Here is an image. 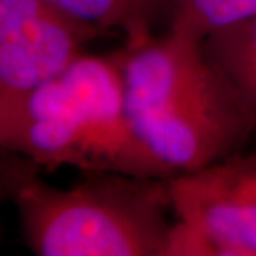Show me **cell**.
Masks as SVG:
<instances>
[{
  "instance_id": "6da1fadb",
  "label": "cell",
  "mask_w": 256,
  "mask_h": 256,
  "mask_svg": "<svg viewBox=\"0 0 256 256\" xmlns=\"http://www.w3.org/2000/svg\"><path fill=\"white\" fill-rule=\"evenodd\" d=\"M112 55L138 140L173 176L234 155L256 130L252 110L193 35L170 28Z\"/></svg>"
},
{
  "instance_id": "7a4b0ae2",
  "label": "cell",
  "mask_w": 256,
  "mask_h": 256,
  "mask_svg": "<svg viewBox=\"0 0 256 256\" xmlns=\"http://www.w3.org/2000/svg\"><path fill=\"white\" fill-rule=\"evenodd\" d=\"M28 158L4 152L2 193L40 256H172L170 178L86 173L72 188L45 183Z\"/></svg>"
},
{
  "instance_id": "3957f363",
  "label": "cell",
  "mask_w": 256,
  "mask_h": 256,
  "mask_svg": "<svg viewBox=\"0 0 256 256\" xmlns=\"http://www.w3.org/2000/svg\"><path fill=\"white\" fill-rule=\"evenodd\" d=\"M0 145L50 170L173 176L133 130L114 55L82 54L54 80L0 105Z\"/></svg>"
},
{
  "instance_id": "277c9868",
  "label": "cell",
  "mask_w": 256,
  "mask_h": 256,
  "mask_svg": "<svg viewBox=\"0 0 256 256\" xmlns=\"http://www.w3.org/2000/svg\"><path fill=\"white\" fill-rule=\"evenodd\" d=\"M173 254L256 256V152L170 178Z\"/></svg>"
},
{
  "instance_id": "5b68a950",
  "label": "cell",
  "mask_w": 256,
  "mask_h": 256,
  "mask_svg": "<svg viewBox=\"0 0 256 256\" xmlns=\"http://www.w3.org/2000/svg\"><path fill=\"white\" fill-rule=\"evenodd\" d=\"M100 35L52 0H0V105L58 76Z\"/></svg>"
},
{
  "instance_id": "8992f818",
  "label": "cell",
  "mask_w": 256,
  "mask_h": 256,
  "mask_svg": "<svg viewBox=\"0 0 256 256\" xmlns=\"http://www.w3.org/2000/svg\"><path fill=\"white\" fill-rule=\"evenodd\" d=\"M202 45L206 58L234 86L256 118V14L213 30Z\"/></svg>"
},
{
  "instance_id": "52a82bcc",
  "label": "cell",
  "mask_w": 256,
  "mask_h": 256,
  "mask_svg": "<svg viewBox=\"0 0 256 256\" xmlns=\"http://www.w3.org/2000/svg\"><path fill=\"white\" fill-rule=\"evenodd\" d=\"M64 10L98 28L120 30L126 44H136L152 35V25L160 15L172 12L175 0H52Z\"/></svg>"
},
{
  "instance_id": "ba28073f",
  "label": "cell",
  "mask_w": 256,
  "mask_h": 256,
  "mask_svg": "<svg viewBox=\"0 0 256 256\" xmlns=\"http://www.w3.org/2000/svg\"><path fill=\"white\" fill-rule=\"evenodd\" d=\"M256 14V0H175L170 28L203 40L213 30Z\"/></svg>"
}]
</instances>
